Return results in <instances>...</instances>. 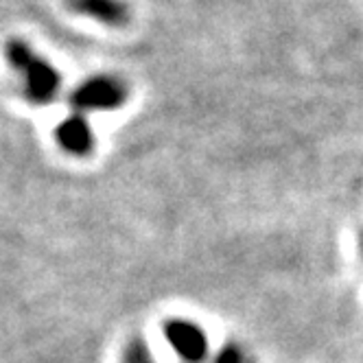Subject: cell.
<instances>
[{"label":"cell","instance_id":"obj_6","mask_svg":"<svg viewBox=\"0 0 363 363\" xmlns=\"http://www.w3.org/2000/svg\"><path fill=\"white\" fill-rule=\"evenodd\" d=\"M123 363H155L145 340H132L123 352Z\"/></svg>","mask_w":363,"mask_h":363},{"label":"cell","instance_id":"obj_3","mask_svg":"<svg viewBox=\"0 0 363 363\" xmlns=\"http://www.w3.org/2000/svg\"><path fill=\"white\" fill-rule=\"evenodd\" d=\"M164 340L182 363H203L211 357L208 337L203 328L189 320H167L164 322Z\"/></svg>","mask_w":363,"mask_h":363},{"label":"cell","instance_id":"obj_4","mask_svg":"<svg viewBox=\"0 0 363 363\" xmlns=\"http://www.w3.org/2000/svg\"><path fill=\"white\" fill-rule=\"evenodd\" d=\"M64 5L68 11L112 29H123L132 20V7L127 0H64Z\"/></svg>","mask_w":363,"mask_h":363},{"label":"cell","instance_id":"obj_7","mask_svg":"<svg viewBox=\"0 0 363 363\" xmlns=\"http://www.w3.org/2000/svg\"><path fill=\"white\" fill-rule=\"evenodd\" d=\"M213 363H254L252 357L247 354L245 348H241L239 344H225L215 357Z\"/></svg>","mask_w":363,"mask_h":363},{"label":"cell","instance_id":"obj_1","mask_svg":"<svg viewBox=\"0 0 363 363\" xmlns=\"http://www.w3.org/2000/svg\"><path fill=\"white\" fill-rule=\"evenodd\" d=\"M9 66L22 74V94L31 106H50L62 92V72L38 55L35 50L20 38H11L5 46Z\"/></svg>","mask_w":363,"mask_h":363},{"label":"cell","instance_id":"obj_8","mask_svg":"<svg viewBox=\"0 0 363 363\" xmlns=\"http://www.w3.org/2000/svg\"><path fill=\"white\" fill-rule=\"evenodd\" d=\"M359 250H361V258H363V232H361V239H359Z\"/></svg>","mask_w":363,"mask_h":363},{"label":"cell","instance_id":"obj_5","mask_svg":"<svg viewBox=\"0 0 363 363\" xmlns=\"http://www.w3.org/2000/svg\"><path fill=\"white\" fill-rule=\"evenodd\" d=\"M55 143L74 158H86L94 149V132L88 116L70 112L55 127Z\"/></svg>","mask_w":363,"mask_h":363},{"label":"cell","instance_id":"obj_2","mask_svg":"<svg viewBox=\"0 0 363 363\" xmlns=\"http://www.w3.org/2000/svg\"><path fill=\"white\" fill-rule=\"evenodd\" d=\"M127 84L114 74H92L77 84L68 94L70 112L88 116L90 112H114L127 103Z\"/></svg>","mask_w":363,"mask_h":363}]
</instances>
